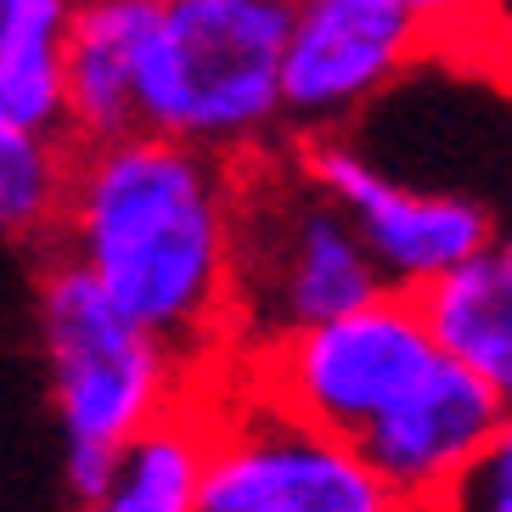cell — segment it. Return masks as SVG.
<instances>
[{
  "mask_svg": "<svg viewBox=\"0 0 512 512\" xmlns=\"http://www.w3.org/2000/svg\"><path fill=\"white\" fill-rule=\"evenodd\" d=\"M209 406H181L119 451L107 490L79 512H203Z\"/></svg>",
  "mask_w": 512,
  "mask_h": 512,
  "instance_id": "obj_13",
  "label": "cell"
},
{
  "mask_svg": "<svg viewBox=\"0 0 512 512\" xmlns=\"http://www.w3.org/2000/svg\"><path fill=\"white\" fill-rule=\"evenodd\" d=\"M394 6H406L422 29L434 34V46H445V51L462 40L467 17H473V0H394Z\"/></svg>",
  "mask_w": 512,
  "mask_h": 512,
  "instance_id": "obj_17",
  "label": "cell"
},
{
  "mask_svg": "<svg viewBox=\"0 0 512 512\" xmlns=\"http://www.w3.org/2000/svg\"><path fill=\"white\" fill-rule=\"evenodd\" d=\"M451 51H467V62H496L512 74V0H473V17Z\"/></svg>",
  "mask_w": 512,
  "mask_h": 512,
  "instance_id": "obj_16",
  "label": "cell"
},
{
  "mask_svg": "<svg viewBox=\"0 0 512 512\" xmlns=\"http://www.w3.org/2000/svg\"><path fill=\"white\" fill-rule=\"evenodd\" d=\"M445 512H512V411L496 428L490 451L467 467V479L451 490Z\"/></svg>",
  "mask_w": 512,
  "mask_h": 512,
  "instance_id": "obj_15",
  "label": "cell"
},
{
  "mask_svg": "<svg viewBox=\"0 0 512 512\" xmlns=\"http://www.w3.org/2000/svg\"><path fill=\"white\" fill-rule=\"evenodd\" d=\"M417 310L434 332V349L512 411V271L501 254H484L445 282L422 287Z\"/></svg>",
  "mask_w": 512,
  "mask_h": 512,
  "instance_id": "obj_11",
  "label": "cell"
},
{
  "mask_svg": "<svg viewBox=\"0 0 512 512\" xmlns=\"http://www.w3.org/2000/svg\"><path fill=\"white\" fill-rule=\"evenodd\" d=\"M158 0H79L68 40V141L107 147L141 130V62Z\"/></svg>",
  "mask_w": 512,
  "mask_h": 512,
  "instance_id": "obj_10",
  "label": "cell"
},
{
  "mask_svg": "<svg viewBox=\"0 0 512 512\" xmlns=\"http://www.w3.org/2000/svg\"><path fill=\"white\" fill-rule=\"evenodd\" d=\"M293 147H299L310 181L355 220V231L366 237L377 271L394 293L417 299L422 287H434L473 259L496 254L501 220L479 197L400 181L355 136H316V141H293Z\"/></svg>",
  "mask_w": 512,
  "mask_h": 512,
  "instance_id": "obj_7",
  "label": "cell"
},
{
  "mask_svg": "<svg viewBox=\"0 0 512 512\" xmlns=\"http://www.w3.org/2000/svg\"><path fill=\"white\" fill-rule=\"evenodd\" d=\"M40 349L62 445L124 451L130 439L197 400L192 366L119 316L102 287L62 254L40 271Z\"/></svg>",
  "mask_w": 512,
  "mask_h": 512,
  "instance_id": "obj_4",
  "label": "cell"
},
{
  "mask_svg": "<svg viewBox=\"0 0 512 512\" xmlns=\"http://www.w3.org/2000/svg\"><path fill=\"white\" fill-rule=\"evenodd\" d=\"M434 51V34L394 0H293L282 68L287 141L349 136Z\"/></svg>",
  "mask_w": 512,
  "mask_h": 512,
  "instance_id": "obj_8",
  "label": "cell"
},
{
  "mask_svg": "<svg viewBox=\"0 0 512 512\" xmlns=\"http://www.w3.org/2000/svg\"><path fill=\"white\" fill-rule=\"evenodd\" d=\"M439 349L411 293H383L377 304L338 316L316 332L287 338L282 349L242 361L265 394L327 434L361 439L383 411H394L434 372Z\"/></svg>",
  "mask_w": 512,
  "mask_h": 512,
  "instance_id": "obj_6",
  "label": "cell"
},
{
  "mask_svg": "<svg viewBox=\"0 0 512 512\" xmlns=\"http://www.w3.org/2000/svg\"><path fill=\"white\" fill-rule=\"evenodd\" d=\"M203 512H406L366 451L287 411L254 377L209 411Z\"/></svg>",
  "mask_w": 512,
  "mask_h": 512,
  "instance_id": "obj_5",
  "label": "cell"
},
{
  "mask_svg": "<svg viewBox=\"0 0 512 512\" xmlns=\"http://www.w3.org/2000/svg\"><path fill=\"white\" fill-rule=\"evenodd\" d=\"M74 164L79 147L68 136L0 124V237L12 242L62 237L68 197H74Z\"/></svg>",
  "mask_w": 512,
  "mask_h": 512,
  "instance_id": "obj_14",
  "label": "cell"
},
{
  "mask_svg": "<svg viewBox=\"0 0 512 512\" xmlns=\"http://www.w3.org/2000/svg\"><path fill=\"white\" fill-rule=\"evenodd\" d=\"M496 254L507 259V271H512V220H501V237H496Z\"/></svg>",
  "mask_w": 512,
  "mask_h": 512,
  "instance_id": "obj_18",
  "label": "cell"
},
{
  "mask_svg": "<svg viewBox=\"0 0 512 512\" xmlns=\"http://www.w3.org/2000/svg\"><path fill=\"white\" fill-rule=\"evenodd\" d=\"M62 259H74L119 316L203 372L231 355L237 164L152 130L79 147Z\"/></svg>",
  "mask_w": 512,
  "mask_h": 512,
  "instance_id": "obj_1",
  "label": "cell"
},
{
  "mask_svg": "<svg viewBox=\"0 0 512 512\" xmlns=\"http://www.w3.org/2000/svg\"><path fill=\"white\" fill-rule=\"evenodd\" d=\"M293 0H158L141 62V130L248 164L287 136Z\"/></svg>",
  "mask_w": 512,
  "mask_h": 512,
  "instance_id": "obj_3",
  "label": "cell"
},
{
  "mask_svg": "<svg viewBox=\"0 0 512 512\" xmlns=\"http://www.w3.org/2000/svg\"><path fill=\"white\" fill-rule=\"evenodd\" d=\"M394 293L366 237L310 181L299 147L237 164V271H231V355L259 361L299 332Z\"/></svg>",
  "mask_w": 512,
  "mask_h": 512,
  "instance_id": "obj_2",
  "label": "cell"
},
{
  "mask_svg": "<svg viewBox=\"0 0 512 512\" xmlns=\"http://www.w3.org/2000/svg\"><path fill=\"white\" fill-rule=\"evenodd\" d=\"M79 0H0V124L68 136V40Z\"/></svg>",
  "mask_w": 512,
  "mask_h": 512,
  "instance_id": "obj_12",
  "label": "cell"
},
{
  "mask_svg": "<svg viewBox=\"0 0 512 512\" xmlns=\"http://www.w3.org/2000/svg\"><path fill=\"white\" fill-rule=\"evenodd\" d=\"M406 512H445V507H406Z\"/></svg>",
  "mask_w": 512,
  "mask_h": 512,
  "instance_id": "obj_19",
  "label": "cell"
},
{
  "mask_svg": "<svg viewBox=\"0 0 512 512\" xmlns=\"http://www.w3.org/2000/svg\"><path fill=\"white\" fill-rule=\"evenodd\" d=\"M501 422L507 406L496 394L439 355L434 372L394 411H383L355 445L377 467V479L400 496V507H445L451 490L467 479V467L490 451Z\"/></svg>",
  "mask_w": 512,
  "mask_h": 512,
  "instance_id": "obj_9",
  "label": "cell"
}]
</instances>
